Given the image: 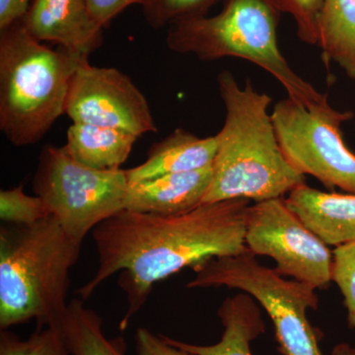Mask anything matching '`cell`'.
<instances>
[{
  "mask_svg": "<svg viewBox=\"0 0 355 355\" xmlns=\"http://www.w3.org/2000/svg\"><path fill=\"white\" fill-rule=\"evenodd\" d=\"M250 202L237 198L203 203L177 216L119 212L91 232L97 270L76 294L86 301L103 282L121 272L118 284L128 300L120 322V330L125 331L157 282L211 259L249 251L245 234Z\"/></svg>",
  "mask_w": 355,
  "mask_h": 355,
  "instance_id": "obj_1",
  "label": "cell"
},
{
  "mask_svg": "<svg viewBox=\"0 0 355 355\" xmlns=\"http://www.w3.org/2000/svg\"><path fill=\"white\" fill-rule=\"evenodd\" d=\"M216 83L225 119L216 135L211 183L203 203L263 202L284 198L306 183L280 149L268 113L272 98L257 91L250 78L241 87L229 70L221 71Z\"/></svg>",
  "mask_w": 355,
  "mask_h": 355,
  "instance_id": "obj_2",
  "label": "cell"
},
{
  "mask_svg": "<svg viewBox=\"0 0 355 355\" xmlns=\"http://www.w3.org/2000/svg\"><path fill=\"white\" fill-rule=\"evenodd\" d=\"M83 244L53 216L0 230V329L37 320L39 328L64 316L70 270Z\"/></svg>",
  "mask_w": 355,
  "mask_h": 355,
  "instance_id": "obj_3",
  "label": "cell"
},
{
  "mask_svg": "<svg viewBox=\"0 0 355 355\" xmlns=\"http://www.w3.org/2000/svg\"><path fill=\"white\" fill-rule=\"evenodd\" d=\"M84 58L46 46L22 20L0 30V130L11 144H37L65 114L70 83Z\"/></svg>",
  "mask_w": 355,
  "mask_h": 355,
  "instance_id": "obj_4",
  "label": "cell"
},
{
  "mask_svg": "<svg viewBox=\"0 0 355 355\" xmlns=\"http://www.w3.org/2000/svg\"><path fill=\"white\" fill-rule=\"evenodd\" d=\"M280 14L272 0H224L216 15L173 23L166 43L175 53L193 55L202 62L223 58L248 60L268 72L289 98L306 107L328 102V95L299 76L280 51Z\"/></svg>",
  "mask_w": 355,
  "mask_h": 355,
  "instance_id": "obj_5",
  "label": "cell"
},
{
  "mask_svg": "<svg viewBox=\"0 0 355 355\" xmlns=\"http://www.w3.org/2000/svg\"><path fill=\"white\" fill-rule=\"evenodd\" d=\"M193 270L196 275L188 288L225 286L251 295L272 320L282 355H324L319 347L320 331L307 318V311L319 305L314 286L286 279L275 268L261 265L250 251L211 259ZM331 355H355V347L342 343Z\"/></svg>",
  "mask_w": 355,
  "mask_h": 355,
  "instance_id": "obj_6",
  "label": "cell"
},
{
  "mask_svg": "<svg viewBox=\"0 0 355 355\" xmlns=\"http://www.w3.org/2000/svg\"><path fill=\"white\" fill-rule=\"evenodd\" d=\"M125 170L80 164L64 146H44L33 178V191L46 203L64 232L83 244L102 222L125 210Z\"/></svg>",
  "mask_w": 355,
  "mask_h": 355,
  "instance_id": "obj_7",
  "label": "cell"
},
{
  "mask_svg": "<svg viewBox=\"0 0 355 355\" xmlns=\"http://www.w3.org/2000/svg\"><path fill=\"white\" fill-rule=\"evenodd\" d=\"M354 119L328 102L306 107L291 98L273 107L272 120L280 149L300 174L316 178L328 190L355 193V154L345 144L342 123Z\"/></svg>",
  "mask_w": 355,
  "mask_h": 355,
  "instance_id": "obj_8",
  "label": "cell"
},
{
  "mask_svg": "<svg viewBox=\"0 0 355 355\" xmlns=\"http://www.w3.org/2000/svg\"><path fill=\"white\" fill-rule=\"evenodd\" d=\"M245 241L254 256L273 259L275 270L282 277L317 289L333 282V252L287 207L284 198L250 205Z\"/></svg>",
  "mask_w": 355,
  "mask_h": 355,
  "instance_id": "obj_9",
  "label": "cell"
},
{
  "mask_svg": "<svg viewBox=\"0 0 355 355\" xmlns=\"http://www.w3.org/2000/svg\"><path fill=\"white\" fill-rule=\"evenodd\" d=\"M84 58L72 77L65 114L76 123L119 128L141 137L157 132L146 96L114 67H98Z\"/></svg>",
  "mask_w": 355,
  "mask_h": 355,
  "instance_id": "obj_10",
  "label": "cell"
},
{
  "mask_svg": "<svg viewBox=\"0 0 355 355\" xmlns=\"http://www.w3.org/2000/svg\"><path fill=\"white\" fill-rule=\"evenodd\" d=\"M35 39L50 42L83 57L99 49L103 28L89 12L87 0H31L22 19Z\"/></svg>",
  "mask_w": 355,
  "mask_h": 355,
  "instance_id": "obj_11",
  "label": "cell"
},
{
  "mask_svg": "<svg viewBox=\"0 0 355 355\" xmlns=\"http://www.w3.org/2000/svg\"><path fill=\"white\" fill-rule=\"evenodd\" d=\"M211 179L210 166L197 171L128 182L125 210L159 216L188 214L202 205Z\"/></svg>",
  "mask_w": 355,
  "mask_h": 355,
  "instance_id": "obj_12",
  "label": "cell"
},
{
  "mask_svg": "<svg viewBox=\"0 0 355 355\" xmlns=\"http://www.w3.org/2000/svg\"><path fill=\"white\" fill-rule=\"evenodd\" d=\"M289 207L328 246L355 241V193L317 190L304 183L284 198Z\"/></svg>",
  "mask_w": 355,
  "mask_h": 355,
  "instance_id": "obj_13",
  "label": "cell"
},
{
  "mask_svg": "<svg viewBox=\"0 0 355 355\" xmlns=\"http://www.w3.org/2000/svg\"><path fill=\"white\" fill-rule=\"evenodd\" d=\"M216 135L202 139L183 128H176L153 144L142 164L125 170L128 182L147 181L210 167L216 158Z\"/></svg>",
  "mask_w": 355,
  "mask_h": 355,
  "instance_id": "obj_14",
  "label": "cell"
},
{
  "mask_svg": "<svg viewBox=\"0 0 355 355\" xmlns=\"http://www.w3.org/2000/svg\"><path fill=\"white\" fill-rule=\"evenodd\" d=\"M217 315L224 331L220 342L216 345H191L166 336H162L163 338L173 347L193 355H252L251 343L266 330L254 299L244 292L236 294L222 302Z\"/></svg>",
  "mask_w": 355,
  "mask_h": 355,
  "instance_id": "obj_15",
  "label": "cell"
},
{
  "mask_svg": "<svg viewBox=\"0 0 355 355\" xmlns=\"http://www.w3.org/2000/svg\"><path fill=\"white\" fill-rule=\"evenodd\" d=\"M139 137L119 128L72 123L64 147L74 160L97 170L121 169Z\"/></svg>",
  "mask_w": 355,
  "mask_h": 355,
  "instance_id": "obj_16",
  "label": "cell"
},
{
  "mask_svg": "<svg viewBox=\"0 0 355 355\" xmlns=\"http://www.w3.org/2000/svg\"><path fill=\"white\" fill-rule=\"evenodd\" d=\"M318 46L355 80V0H324Z\"/></svg>",
  "mask_w": 355,
  "mask_h": 355,
  "instance_id": "obj_17",
  "label": "cell"
},
{
  "mask_svg": "<svg viewBox=\"0 0 355 355\" xmlns=\"http://www.w3.org/2000/svg\"><path fill=\"white\" fill-rule=\"evenodd\" d=\"M60 324L71 355H127L123 338H107L101 317L81 298L69 301Z\"/></svg>",
  "mask_w": 355,
  "mask_h": 355,
  "instance_id": "obj_18",
  "label": "cell"
},
{
  "mask_svg": "<svg viewBox=\"0 0 355 355\" xmlns=\"http://www.w3.org/2000/svg\"><path fill=\"white\" fill-rule=\"evenodd\" d=\"M0 355H71L60 322L41 327L23 340L6 330L0 333Z\"/></svg>",
  "mask_w": 355,
  "mask_h": 355,
  "instance_id": "obj_19",
  "label": "cell"
},
{
  "mask_svg": "<svg viewBox=\"0 0 355 355\" xmlns=\"http://www.w3.org/2000/svg\"><path fill=\"white\" fill-rule=\"evenodd\" d=\"M221 0H144V18L153 29L172 25L189 18L209 15V11Z\"/></svg>",
  "mask_w": 355,
  "mask_h": 355,
  "instance_id": "obj_20",
  "label": "cell"
},
{
  "mask_svg": "<svg viewBox=\"0 0 355 355\" xmlns=\"http://www.w3.org/2000/svg\"><path fill=\"white\" fill-rule=\"evenodd\" d=\"M51 216L46 203L38 196L26 195L23 187L0 191V219L11 225H33Z\"/></svg>",
  "mask_w": 355,
  "mask_h": 355,
  "instance_id": "obj_21",
  "label": "cell"
},
{
  "mask_svg": "<svg viewBox=\"0 0 355 355\" xmlns=\"http://www.w3.org/2000/svg\"><path fill=\"white\" fill-rule=\"evenodd\" d=\"M282 13L292 16L303 43L318 46L319 23L324 0H272Z\"/></svg>",
  "mask_w": 355,
  "mask_h": 355,
  "instance_id": "obj_22",
  "label": "cell"
},
{
  "mask_svg": "<svg viewBox=\"0 0 355 355\" xmlns=\"http://www.w3.org/2000/svg\"><path fill=\"white\" fill-rule=\"evenodd\" d=\"M333 282L343 296L350 329H355V241L333 251Z\"/></svg>",
  "mask_w": 355,
  "mask_h": 355,
  "instance_id": "obj_23",
  "label": "cell"
},
{
  "mask_svg": "<svg viewBox=\"0 0 355 355\" xmlns=\"http://www.w3.org/2000/svg\"><path fill=\"white\" fill-rule=\"evenodd\" d=\"M137 355H193L186 350L173 347L162 335H155L146 328H139L135 333Z\"/></svg>",
  "mask_w": 355,
  "mask_h": 355,
  "instance_id": "obj_24",
  "label": "cell"
},
{
  "mask_svg": "<svg viewBox=\"0 0 355 355\" xmlns=\"http://www.w3.org/2000/svg\"><path fill=\"white\" fill-rule=\"evenodd\" d=\"M144 0H87L89 12L96 24L105 29L112 21L128 7L139 4Z\"/></svg>",
  "mask_w": 355,
  "mask_h": 355,
  "instance_id": "obj_25",
  "label": "cell"
},
{
  "mask_svg": "<svg viewBox=\"0 0 355 355\" xmlns=\"http://www.w3.org/2000/svg\"><path fill=\"white\" fill-rule=\"evenodd\" d=\"M31 0H0V30L22 20Z\"/></svg>",
  "mask_w": 355,
  "mask_h": 355,
  "instance_id": "obj_26",
  "label": "cell"
}]
</instances>
